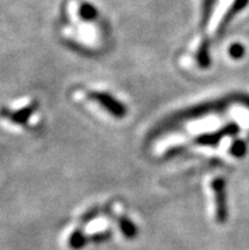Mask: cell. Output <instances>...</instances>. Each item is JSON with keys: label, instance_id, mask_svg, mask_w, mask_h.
<instances>
[{"label": "cell", "instance_id": "obj_1", "mask_svg": "<svg viewBox=\"0 0 249 250\" xmlns=\"http://www.w3.org/2000/svg\"><path fill=\"white\" fill-rule=\"evenodd\" d=\"M83 244H84V239L80 236L79 232H74L71 239H70V247L74 248V249H78V248L82 247Z\"/></svg>", "mask_w": 249, "mask_h": 250}]
</instances>
